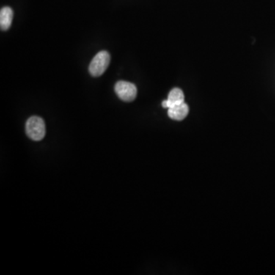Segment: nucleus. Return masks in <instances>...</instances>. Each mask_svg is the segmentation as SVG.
Listing matches in <instances>:
<instances>
[{"label": "nucleus", "instance_id": "nucleus-6", "mask_svg": "<svg viewBox=\"0 0 275 275\" xmlns=\"http://www.w3.org/2000/svg\"><path fill=\"white\" fill-rule=\"evenodd\" d=\"M13 19V11L10 7L2 8L0 11V27L3 31L10 28Z\"/></svg>", "mask_w": 275, "mask_h": 275}, {"label": "nucleus", "instance_id": "nucleus-1", "mask_svg": "<svg viewBox=\"0 0 275 275\" xmlns=\"http://www.w3.org/2000/svg\"><path fill=\"white\" fill-rule=\"evenodd\" d=\"M26 130L28 137L34 141L43 139L46 133L45 122L39 116H32L28 119Z\"/></svg>", "mask_w": 275, "mask_h": 275}, {"label": "nucleus", "instance_id": "nucleus-4", "mask_svg": "<svg viewBox=\"0 0 275 275\" xmlns=\"http://www.w3.org/2000/svg\"><path fill=\"white\" fill-rule=\"evenodd\" d=\"M185 103V95L183 91L179 88H174L168 94V100L162 102V106L167 109L173 107L176 105Z\"/></svg>", "mask_w": 275, "mask_h": 275}, {"label": "nucleus", "instance_id": "nucleus-3", "mask_svg": "<svg viewBox=\"0 0 275 275\" xmlns=\"http://www.w3.org/2000/svg\"><path fill=\"white\" fill-rule=\"evenodd\" d=\"M115 91L118 97L125 102H132L137 96V87L133 83L121 81L116 83Z\"/></svg>", "mask_w": 275, "mask_h": 275}, {"label": "nucleus", "instance_id": "nucleus-5", "mask_svg": "<svg viewBox=\"0 0 275 275\" xmlns=\"http://www.w3.org/2000/svg\"><path fill=\"white\" fill-rule=\"evenodd\" d=\"M188 113H189V107H188V104L185 103L176 105V106L168 109V116L171 119L176 121L184 120L188 116Z\"/></svg>", "mask_w": 275, "mask_h": 275}, {"label": "nucleus", "instance_id": "nucleus-2", "mask_svg": "<svg viewBox=\"0 0 275 275\" xmlns=\"http://www.w3.org/2000/svg\"><path fill=\"white\" fill-rule=\"evenodd\" d=\"M110 55L107 51H102L94 57L89 64V70L94 77L101 76L109 66Z\"/></svg>", "mask_w": 275, "mask_h": 275}]
</instances>
